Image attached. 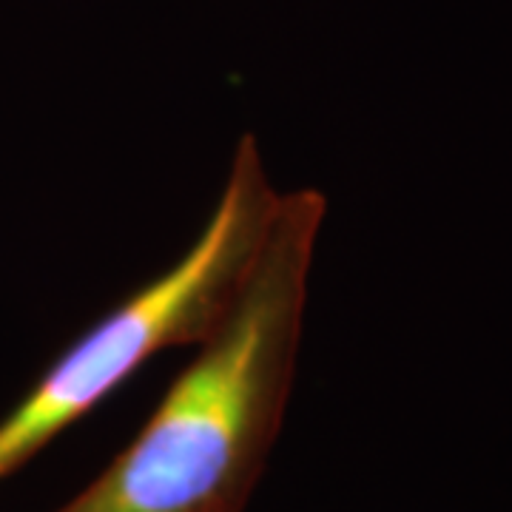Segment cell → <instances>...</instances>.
Here are the masks:
<instances>
[{
  "label": "cell",
  "instance_id": "2",
  "mask_svg": "<svg viewBox=\"0 0 512 512\" xmlns=\"http://www.w3.org/2000/svg\"><path fill=\"white\" fill-rule=\"evenodd\" d=\"M279 194L262 148L245 134L191 248L83 330L0 421V478L12 476L63 430L89 416L154 356L197 348L217 330L262 251Z\"/></svg>",
  "mask_w": 512,
  "mask_h": 512
},
{
  "label": "cell",
  "instance_id": "1",
  "mask_svg": "<svg viewBox=\"0 0 512 512\" xmlns=\"http://www.w3.org/2000/svg\"><path fill=\"white\" fill-rule=\"evenodd\" d=\"M328 202L282 191L237 302L120 456L55 512H242L282 430Z\"/></svg>",
  "mask_w": 512,
  "mask_h": 512
}]
</instances>
